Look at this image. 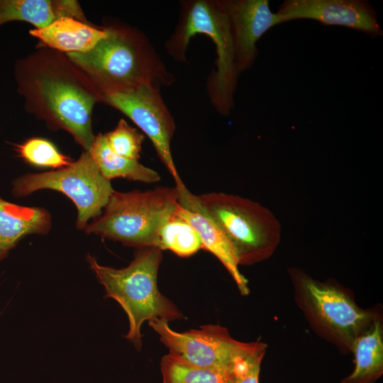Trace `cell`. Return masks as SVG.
Returning <instances> with one entry per match:
<instances>
[{
    "mask_svg": "<svg viewBox=\"0 0 383 383\" xmlns=\"http://www.w3.org/2000/svg\"><path fill=\"white\" fill-rule=\"evenodd\" d=\"M14 77L25 110L52 131L70 133L83 150L94 140V107L101 93L63 52L39 46L14 64Z\"/></svg>",
    "mask_w": 383,
    "mask_h": 383,
    "instance_id": "cell-1",
    "label": "cell"
},
{
    "mask_svg": "<svg viewBox=\"0 0 383 383\" xmlns=\"http://www.w3.org/2000/svg\"><path fill=\"white\" fill-rule=\"evenodd\" d=\"M89 51L66 54L101 93L148 85L160 89L175 81L148 37L135 27L114 22Z\"/></svg>",
    "mask_w": 383,
    "mask_h": 383,
    "instance_id": "cell-2",
    "label": "cell"
},
{
    "mask_svg": "<svg viewBox=\"0 0 383 383\" xmlns=\"http://www.w3.org/2000/svg\"><path fill=\"white\" fill-rule=\"evenodd\" d=\"M157 247L137 248L133 260L123 268L116 269L98 263L87 255V260L106 292L126 313L129 331L126 335L138 350L141 349L140 328L144 321L167 322L183 318L177 307L164 296L157 287V274L162 260Z\"/></svg>",
    "mask_w": 383,
    "mask_h": 383,
    "instance_id": "cell-3",
    "label": "cell"
},
{
    "mask_svg": "<svg viewBox=\"0 0 383 383\" xmlns=\"http://www.w3.org/2000/svg\"><path fill=\"white\" fill-rule=\"evenodd\" d=\"M294 301L311 330L343 354L351 353L356 338L382 316L379 306L360 307L353 292L336 281H320L304 270H288Z\"/></svg>",
    "mask_w": 383,
    "mask_h": 383,
    "instance_id": "cell-4",
    "label": "cell"
},
{
    "mask_svg": "<svg viewBox=\"0 0 383 383\" xmlns=\"http://www.w3.org/2000/svg\"><path fill=\"white\" fill-rule=\"evenodd\" d=\"M179 18L165 43L167 54L185 62L189 41L196 34L209 36L216 46V69L208 77L207 91L215 109L228 116L234 107L238 73L230 22L221 0H190L181 2Z\"/></svg>",
    "mask_w": 383,
    "mask_h": 383,
    "instance_id": "cell-5",
    "label": "cell"
},
{
    "mask_svg": "<svg viewBox=\"0 0 383 383\" xmlns=\"http://www.w3.org/2000/svg\"><path fill=\"white\" fill-rule=\"evenodd\" d=\"M199 209L219 228L232 246L239 265L270 258L281 239L275 216L259 203L223 192L195 195Z\"/></svg>",
    "mask_w": 383,
    "mask_h": 383,
    "instance_id": "cell-6",
    "label": "cell"
},
{
    "mask_svg": "<svg viewBox=\"0 0 383 383\" xmlns=\"http://www.w3.org/2000/svg\"><path fill=\"white\" fill-rule=\"evenodd\" d=\"M179 197L176 187L128 192L114 190L102 213L84 231L135 249L156 247L158 231L175 210Z\"/></svg>",
    "mask_w": 383,
    "mask_h": 383,
    "instance_id": "cell-7",
    "label": "cell"
},
{
    "mask_svg": "<svg viewBox=\"0 0 383 383\" xmlns=\"http://www.w3.org/2000/svg\"><path fill=\"white\" fill-rule=\"evenodd\" d=\"M41 189L60 192L70 199L77 210L76 228L82 231L90 219L94 220L102 213L114 191L86 150L67 167L23 174L12 181L11 193L16 198L26 197Z\"/></svg>",
    "mask_w": 383,
    "mask_h": 383,
    "instance_id": "cell-8",
    "label": "cell"
},
{
    "mask_svg": "<svg viewBox=\"0 0 383 383\" xmlns=\"http://www.w3.org/2000/svg\"><path fill=\"white\" fill-rule=\"evenodd\" d=\"M159 335L169 354L189 362L213 368L235 367L252 355L267 350V344L259 340L244 343L234 339L228 329L219 325L207 324L199 329L177 332L168 322L156 320L148 322Z\"/></svg>",
    "mask_w": 383,
    "mask_h": 383,
    "instance_id": "cell-9",
    "label": "cell"
},
{
    "mask_svg": "<svg viewBox=\"0 0 383 383\" xmlns=\"http://www.w3.org/2000/svg\"><path fill=\"white\" fill-rule=\"evenodd\" d=\"M101 102L120 111L145 134L172 175L177 189L185 185L177 170L171 152L175 122L160 89L142 85L134 89L101 94Z\"/></svg>",
    "mask_w": 383,
    "mask_h": 383,
    "instance_id": "cell-10",
    "label": "cell"
},
{
    "mask_svg": "<svg viewBox=\"0 0 383 383\" xmlns=\"http://www.w3.org/2000/svg\"><path fill=\"white\" fill-rule=\"evenodd\" d=\"M276 13L280 23L311 19L356 30L370 38L383 35L377 12L367 0H285Z\"/></svg>",
    "mask_w": 383,
    "mask_h": 383,
    "instance_id": "cell-11",
    "label": "cell"
},
{
    "mask_svg": "<svg viewBox=\"0 0 383 383\" xmlns=\"http://www.w3.org/2000/svg\"><path fill=\"white\" fill-rule=\"evenodd\" d=\"M230 22L238 73L254 64L257 55V43L271 28L280 24L268 0H221Z\"/></svg>",
    "mask_w": 383,
    "mask_h": 383,
    "instance_id": "cell-12",
    "label": "cell"
},
{
    "mask_svg": "<svg viewBox=\"0 0 383 383\" xmlns=\"http://www.w3.org/2000/svg\"><path fill=\"white\" fill-rule=\"evenodd\" d=\"M178 190L179 197L175 213L195 229L202 248L218 258L233 279L240 293L248 295L250 292L248 282L239 270V264L230 243L216 224L199 209L195 194L186 186Z\"/></svg>",
    "mask_w": 383,
    "mask_h": 383,
    "instance_id": "cell-13",
    "label": "cell"
},
{
    "mask_svg": "<svg viewBox=\"0 0 383 383\" xmlns=\"http://www.w3.org/2000/svg\"><path fill=\"white\" fill-rule=\"evenodd\" d=\"M39 40V46L67 54L91 50L106 34L104 26H96L72 17H61L41 28L29 30Z\"/></svg>",
    "mask_w": 383,
    "mask_h": 383,
    "instance_id": "cell-14",
    "label": "cell"
},
{
    "mask_svg": "<svg viewBox=\"0 0 383 383\" xmlns=\"http://www.w3.org/2000/svg\"><path fill=\"white\" fill-rule=\"evenodd\" d=\"M51 226L52 218L47 209L15 204L0 197V262L23 238L45 235Z\"/></svg>",
    "mask_w": 383,
    "mask_h": 383,
    "instance_id": "cell-15",
    "label": "cell"
},
{
    "mask_svg": "<svg viewBox=\"0 0 383 383\" xmlns=\"http://www.w3.org/2000/svg\"><path fill=\"white\" fill-rule=\"evenodd\" d=\"M61 17H72L90 23L77 1L74 0H0V27L12 21L43 28Z\"/></svg>",
    "mask_w": 383,
    "mask_h": 383,
    "instance_id": "cell-16",
    "label": "cell"
},
{
    "mask_svg": "<svg viewBox=\"0 0 383 383\" xmlns=\"http://www.w3.org/2000/svg\"><path fill=\"white\" fill-rule=\"evenodd\" d=\"M354 369L340 383H375L383 374V318H377L355 340Z\"/></svg>",
    "mask_w": 383,
    "mask_h": 383,
    "instance_id": "cell-17",
    "label": "cell"
},
{
    "mask_svg": "<svg viewBox=\"0 0 383 383\" xmlns=\"http://www.w3.org/2000/svg\"><path fill=\"white\" fill-rule=\"evenodd\" d=\"M252 356L235 367L218 369L197 365L168 353L160 362L162 383H234Z\"/></svg>",
    "mask_w": 383,
    "mask_h": 383,
    "instance_id": "cell-18",
    "label": "cell"
},
{
    "mask_svg": "<svg viewBox=\"0 0 383 383\" xmlns=\"http://www.w3.org/2000/svg\"><path fill=\"white\" fill-rule=\"evenodd\" d=\"M102 176L108 181L115 178L145 183H155L160 179L155 170L138 160L128 159L116 154L108 145L104 134L99 133L88 150Z\"/></svg>",
    "mask_w": 383,
    "mask_h": 383,
    "instance_id": "cell-19",
    "label": "cell"
},
{
    "mask_svg": "<svg viewBox=\"0 0 383 383\" xmlns=\"http://www.w3.org/2000/svg\"><path fill=\"white\" fill-rule=\"evenodd\" d=\"M155 246L182 257L192 256L202 249L201 239L195 229L174 211L160 228Z\"/></svg>",
    "mask_w": 383,
    "mask_h": 383,
    "instance_id": "cell-20",
    "label": "cell"
},
{
    "mask_svg": "<svg viewBox=\"0 0 383 383\" xmlns=\"http://www.w3.org/2000/svg\"><path fill=\"white\" fill-rule=\"evenodd\" d=\"M15 151L24 162L39 167L59 170L73 162L52 142L42 138H31L15 145Z\"/></svg>",
    "mask_w": 383,
    "mask_h": 383,
    "instance_id": "cell-21",
    "label": "cell"
},
{
    "mask_svg": "<svg viewBox=\"0 0 383 383\" xmlns=\"http://www.w3.org/2000/svg\"><path fill=\"white\" fill-rule=\"evenodd\" d=\"M108 145L113 152L123 157L139 160L144 134L121 118L115 128L104 133Z\"/></svg>",
    "mask_w": 383,
    "mask_h": 383,
    "instance_id": "cell-22",
    "label": "cell"
},
{
    "mask_svg": "<svg viewBox=\"0 0 383 383\" xmlns=\"http://www.w3.org/2000/svg\"><path fill=\"white\" fill-rule=\"evenodd\" d=\"M265 353L266 350L252 355L234 383H259L261 363Z\"/></svg>",
    "mask_w": 383,
    "mask_h": 383,
    "instance_id": "cell-23",
    "label": "cell"
}]
</instances>
